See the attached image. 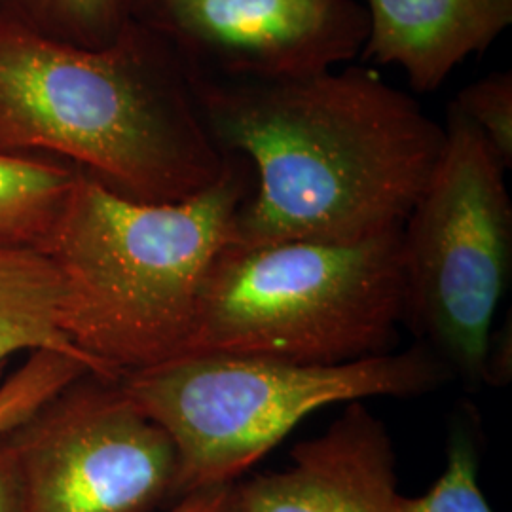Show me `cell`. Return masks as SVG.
Masks as SVG:
<instances>
[{
    "instance_id": "cell-1",
    "label": "cell",
    "mask_w": 512,
    "mask_h": 512,
    "mask_svg": "<svg viewBox=\"0 0 512 512\" xmlns=\"http://www.w3.org/2000/svg\"><path fill=\"white\" fill-rule=\"evenodd\" d=\"M190 82L217 147L253 169L234 245L357 241L401 228L446 139L412 95L366 67Z\"/></svg>"
},
{
    "instance_id": "cell-2",
    "label": "cell",
    "mask_w": 512,
    "mask_h": 512,
    "mask_svg": "<svg viewBox=\"0 0 512 512\" xmlns=\"http://www.w3.org/2000/svg\"><path fill=\"white\" fill-rule=\"evenodd\" d=\"M0 150L50 152L143 202L190 198L228 162L183 63L135 19L88 48L0 16Z\"/></svg>"
},
{
    "instance_id": "cell-3",
    "label": "cell",
    "mask_w": 512,
    "mask_h": 512,
    "mask_svg": "<svg viewBox=\"0 0 512 512\" xmlns=\"http://www.w3.org/2000/svg\"><path fill=\"white\" fill-rule=\"evenodd\" d=\"M253 188L238 154L179 202L135 200L78 169L42 251L61 277L71 342L112 382L183 353L203 281Z\"/></svg>"
},
{
    "instance_id": "cell-4",
    "label": "cell",
    "mask_w": 512,
    "mask_h": 512,
    "mask_svg": "<svg viewBox=\"0 0 512 512\" xmlns=\"http://www.w3.org/2000/svg\"><path fill=\"white\" fill-rule=\"evenodd\" d=\"M404 319L403 226L357 241L228 243L179 357L344 365L387 353Z\"/></svg>"
},
{
    "instance_id": "cell-5",
    "label": "cell",
    "mask_w": 512,
    "mask_h": 512,
    "mask_svg": "<svg viewBox=\"0 0 512 512\" xmlns=\"http://www.w3.org/2000/svg\"><path fill=\"white\" fill-rule=\"evenodd\" d=\"M450 380V370L418 346L330 366L179 357L128 374L120 385L173 442L175 497H183L238 482L319 408L420 397Z\"/></svg>"
},
{
    "instance_id": "cell-6",
    "label": "cell",
    "mask_w": 512,
    "mask_h": 512,
    "mask_svg": "<svg viewBox=\"0 0 512 512\" xmlns=\"http://www.w3.org/2000/svg\"><path fill=\"white\" fill-rule=\"evenodd\" d=\"M437 165L403 224L406 319L452 378L492 385L495 313L511 281L509 169L452 103Z\"/></svg>"
},
{
    "instance_id": "cell-7",
    "label": "cell",
    "mask_w": 512,
    "mask_h": 512,
    "mask_svg": "<svg viewBox=\"0 0 512 512\" xmlns=\"http://www.w3.org/2000/svg\"><path fill=\"white\" fill-rule=\"evenodd\" d=\"M27 512H152L177 452L120 382L84 376L14 433Z\"/></svg>"
},
{
    "instance_id": "cell-8",
    "label": "cell",
    "mask_w": 512,
    "mask_h": 512,
    "mask_svg": "<svg viewBox=\"0 0 512 512\" xmlns=\"http://www.w3.org/2000/svg\"><path fill=\"white\" fill-rule=\"evenodd\" d=\"M131 19L164 38L190 80L279 82L359 57V0H133Z\"/></svg>"
},
{
    "instance_id": "cell-9",
    "label": "cell",
    "mask_w": 512,
    "mask_h": 512,
    "mask_svg": "<svg viewBox=\"0 0 512 512\" xmlns=\"http://www.w3.org/2000/svg\"><path fill=\"white\" fill-rule=\"evenodd\" d=\"M401 499L393 440L363 401L296 444L289 467L234 484L236 512H399Z\"/></svg>"
},
{
    "instance_id": "cell-10",
    "label": "cell",
    "mask_w": 512,
    "mask_h": 512,
    "mask_svg": "<svg viewBox=\"0 0 512 512\" xmlns=\"http://www.w3.org/2000/svg\"><path fill=\"white\" fill-rule=\"evenodd\" d=\"M365 63L399 67L433 93L467 57L484 54L512 23V0H365Z\"/></svg>"
},
{
    "instance_id": "cell-11",
    "label": "cell",
    "mask_w": 512,
    "mask_h": 512,
    "mask_svg": "<svg viewBox=\"0 0 512 512\" xmlns=\"http://www.w3.org/2000/svg\"><path fill=\"white\" fill-rule=\"evenodd\" d=\"M19 353L65 355L112 382L65 330V294L50 256L37 247L0 243V368Z\"/></svg>"
},
{
    "instance_id": "cell-12",
    "label": "cell",
    "mask_w": 512,
    "mask_h": 512,
    "mask_svg": "<svg viewBox=\"0 0 512 512\" xmlns=\"http://www.w3.org/2000/svg\"><path fill=\"white\" fill-rule=\"evenodd\" d=\"M76 175V167L0 150V243L42 249Z\"/></svg>"
},
{
    "instance_id": "cell-13",
    "label": "cell",
    "mask_w": 512,
    "mask_h": 512,
    "mask_svg": "<svg viewBox=\"0 0 512 512\" xmlns=\"http://www.w3.org/2000/svg\"><path fill=\"white\" fill-rule=\"evenodd\" d=\"M475 427L458 420L446 446V465L437 482L418 497L401 499L399 512H494L482 494Z\"/></svg>"
},
{
    "instance_id": "cell-14",
    "label": "cell",
    "mask_w": 512,
    "mask_h": 512,
    "mask_svg": "<svg viewBox=\"0 0 512 512\" xmlns=\"http://www.w3.org/2000/svg\"><path fill=\"white\" fill-rule=\"evenodd\" d=\"M86 376L84 366L57 353H35L0 385V437L14 433L67 387Z\"/></svg>"
},
{
    "instance_id": "cell-15",
    "label": "cell",
    "mask_w": 512,
    "mask_h": 512,
    "mask_svg": "<svg viewBox=\"0 0 512 512\" xmlns=\"http://www.w3.org/2000/svg\"><path fill=\"white\" fill-rule=\"evenodd\" d=\"M50 25L52 37L78 46L101 48L131 21L133 0H21Z\"/></svg>"
},
{
    "instance_id": "cell-16",
    "label": "cell",
    "mask_w": 512,
    "mask_h": 512,
    "mask_svg": "<svg viewBox=\"0 0 512 512\" xmlns=\"http://www.w3.org/2000/svg\"><path fill=\"white\" fill-rule=\"evenodd\" d=\"M495 148L507 167L512 165V74H486L458 93L452 103Z\"/></svg>"
},
{
    "instance_id": "cell-17",
    "label": "cell",
    "mask_w": 512,
    "mask_h": 512,
    "mask_svg": "<svg viewBox=\"0 0 512 512\" xmlns=\"http://www.w3.org/2000/svg\"><path fill=\"white\" fill-rule=\"evenodd\" d=\"M0 512H27L18 446L12 433L0 437Z\"/></svg>"
},
{
    "instance_id": "cell-18",
    "label": "cell",
    "mask_w": 512,
    "mask_h": 512,
    "mask_svg": "<svg viewBox=\"0 0 512 512\" xmlns=\"http://www.w3.org/2000/svg\"><path fill=\"white\" fill-rule=\"evenodd\" d=\"M234 484L203 488L186 494L169 512H236L234 511Z\"/></svg>"
}]
</instances>
